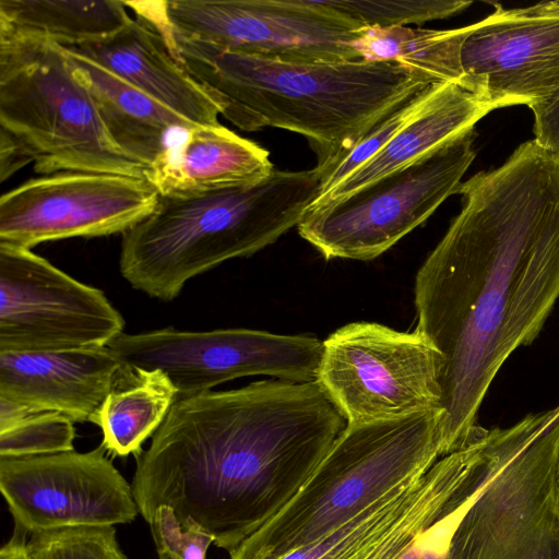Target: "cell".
Instances as JSON below:
<instances>
[{"instance_id":"obj_1","label":"cell","mask_w":559,"mask_h":559,"mask_svg":"<svg viewBox=\"0 0 559 559\" xmlns=\"http://www.w3.org/2000/svg\"><path fill=\"white\" fill-rule=\"evenodd\" d=\"M456 193L461 210L415 280V331L444 359V454L466 442L497 372L559 298V154L526 141Z\"/></svg>"},{"instance_id":"obj_2","label":"cell","mask_w":559,"mask_h":559,"mask_svg":"<svg viewBox=\"0 0 559 559\" xmlns=\"http://www.w3.org/2000/svg\"><path fill=\"white\" fill-rule=\"evenodd\" d=\"M345 427L317 381L179 397L135 456L139 513L150 523L168 507L229 552L298 493Z\"/></svg>"},{"instance_id":"obj_3","label":"cell","mask_w":559,"mask_h":559,"mask_svg":"<svg viewBox=\"0 0 559 559\" xmlns=\"http://www.w3.org/2000/svg\"><path fill=\"white\" fill-rule=\"evenodd\" d=\"M185 69L240 130L304 135L323 167L430 78L388 61H290L231 51L162 25Z\"/></svg>"},{"instance_id":"obj_4","label":"cell","mask_w":559,"mask_h":559,"mask_svg":"<svg viewBox=\"0 0 559 559\" xmlns=\"http://www.w3.org/2000/svg\"><path fill=\"white\" fill-rule=\"evenodd\" d=\"M314 167L274 169L264 179L192 194H159L154 210L122 234L119 270L136 290L171 301L186 283L250 257L297 227L320 193Z\"/></svg>"},{"instance_id":"obj_5","label":"cell","mask_w":559,"mask_h":559,"mask_svg":"<svg viewBox=\"0 0 559 559\" xmlns=\"http://www.w3.org/2000/svg\"><path fill=\"white\" fill-rule=\"evenodd\" d=\"M441 415L346 425L298 493L229 551L280 559L313 545L424 475L444 455Z\"/></svg>"},{"instance_id":"obj_6","label":"cell","mask_w":559,"mask_h":559,"mask_svg":"<svg viewBox=\"0 0 559 559\" xmlns=\"http://www.w3.org/2000/svg\"><path fill=\"white\" fill-rule=\"evenodd\" d=\"M0 132L37 174L86 171L148 178L109 134L67 47L0 22Z\"/></svg>"},{"instance_id":"obj_7","label":"cell","mask_w":559,"mask_h":559,"mask_svg":"<svg viewBox=\"0 0 559 559\" xmlns=\"http://www.w3.org/2000/svg\"><path fill=\"white\" fill-rule=\"evenodd\" d=\"M559 407L499 428L489 474L449 559H559Z\"/></svg>"},{"instance_id":"obj_8","label":"cell","mask_w":559,"mask_h":559,"mask_svg":"<svg viewBox=\"0 0 559 559\" xmlns=\"http://www.w3.org/2000/svg\"><path fill=\"white\" fill-rule=\"evenodd\" d=\"M441 353L421 334L353 322L323 341L317 382L346 425L442 417Z\"/></svg>"},{"instance_id":"obj_9","label":"cell","mask_w":559,"mask_h":559,"mask_svg":"<svg viewBox=\"0 0 559 559\" xmlns=\"http://www.w3.org/2000/svg\"><path fill=\"white\" fill-rule=\"evenodd\" d=\"M476 135L468 129L404 169L308 210L298 234L325 259L379 257L457 192L476 156Z\"/></svg>"},{"instance_id":"obj_10","label":"cell","mask_w":559,"mask_h":559,"mask_svg":"<svg viewBox=\"0 0 559 559\" xmlns=\"http://www.w3.org/2000/svg\"><path fill=\"white\" fill-rule=\"evenodd\" d=\"M138 11L167 28L227 50L290 61L361 60L364 26L326 0H164Z\"/></svg>"},{"instance_id":"obj_11","label":"cell","mask_w":559,"mask_h":559,"mask_svg":"<svg viewBox=\"0 0 559 559\" xmlns=\"http://www.w3.org/2000/svg\"><path fill=\"white\" fill-rule=\"evenodd\" d=\"M108 347L130 368L163 370L179 399L248 376L316 382L323 341L251 329L189 332L164 328L122 333Z\"/></svg>"},{"instance_id":"obj_12","label":"cell","mask_w":559,"mask_h":559,"mask_svg":"<svg viewBox=\"0 0 559 559\" xmlns=\"http://www.w3.org/2000/svg\"><path fill=\"white\" fill-rule=\"evenodd\" d=\"M124 324L103 290L31 249L0 243V352L105 347Z\"/></svg>"},{"instance_id":"obj_13","label":"cell","mask_w":559,"mask_h":559,"mask_svg":"<svg viewBox=\"0 0 559 559\" xmlns=\"http://www.w3.org/2000/svg\"><path fill=\"white\" fill-rule=\"evenodd\" d=\"M145 178L60 171L24 181L0 198V243L32 249L47 241L123 234L155 207Z\"/></svg>"},{"instance_id":"obj_14","label":"cell","mask_w":559,"mask_h":559,"mask_svg":"<svg viewBox=\"0 0 559 559\" xmlns=\"http://www.w3.org/2000/svg\"><path fill=\"white\" fill-rule=\"evenodd\" d=\"M99 444L88 452L0 457V490L15 528L32 535L116 526L139 513L131 485Z\"/></svg>"},{"instance_id":"obj_15","label":"cell","mask_w":559,"mask_h":559,"mask_svg":"<svg viewBox=\"0 0 559 559\" xmlns=\"http://www.w3.org/2000/svg\"><path fill=\"white\" fill-rule=\"evenodd\" d=\"M465 76L495 109L532 105L559 87V0L496 10L461 49Z\"/></svg>"},{"instance_id":"obj_16","label":"cell","mask_w":559,"mask_h":559,"mask_svg":"<svg viewBox=\"0 0 559 559\" xmlns=\"http://www.w3.org/2000/svg\"><path fill=\"white\" fill-rule=\"evenodd\" d=\"M483 439L466 442L441 456L424 475L388 497L322 540L280 559H366L373 552L401 555L413 540L479 476Z\"/></svg>"},{"instance_id":"obj_17","label":"cell","mask_w":559,"mask_h":559,"mask_svg":"<svg viewBox=\"0 0 559 559\" xmlns=\"http://www.w3.org/2000/svg\"><path fill=\"white\" fill-rule=\"evenodd\" d=\"M134 376L108 346L0 352V399L74 423H91L107 395Z\"/></svg>"},{"instance_id":"obj_18","label":"cell","mask_w":559,"mask_h":559,"mask_svg":"<svg viewBox=\"0 0 559 559\" xmlns=\"http://www.w3.org/2000/svg\"><path fill=\"white\" fill-rule=\"evenodd\" d=\"M194 126H219L221 108L185 69L159 27L136 15L116 34L68 47Z\"/></svg>"},{"instance_id":"obj_19","label":"cell","mask_w":559,"mask_h":559,"mask_svg":"<svg viewBox=\"0 0 559 559\" xmlns=\"http://www.w3.org/2000/svg\"><path fill=\"white\" fill-rule=\"evenodd\" d=\"M495 108L473 84L437 82L421 109L364 165L308 210L343 199L372 182L404 169L456 135L475 127Z\"/></svg>"},{"instance_id":"obj_20","label":"cell","mask_w":559,"mask_h":559,"mask_svg":"<svg viewBox=\"0 0 559 559\" xmlns=\"http://www.w3.org/2000/svg\"><path fill=\"white\" fill-rule=\"evenodd\" d=\"M274 169L258 143L222 124L195 126L169 146L147 180L159 194H192L253 183Z\"/></svg>"},{"instance_id":"obj_21","label":"cell","mask_w":559,"mask_h":559,"mask_svg":"<svg viewBox=\"0 0 559 559\" xmlns=\"http://www.w3.org/2000/svg\"><path fill=\"white\" fill-rule=\"evenodd\" d=\"M68 50L114 141L151 171L174 143V132L195 127L95 61Z\"/></svg>"},{"instance_id":"obj_22","label":"cell","mask_w":559,"mask_h":559,"mask_svg":"<svg viewBox=\"0 0 559 559\" xmlns=\"http://www.w3.org/2000/svg\"><path fill=\"white\" fill-rule=\"evenodd\" d=\"M177 400L178 391L163 370L135 369L129 383L107 395L91 423L100 428L108 454L136 456Z\"/></svg>"},{"instance_id":"obj_23","label":"cell","mask_w":559,"mask_h":559,"mask_svg":"<svg viewBox=\"0 0 559 559\" xmlns=\"http://www.w3.org/2000/svg\"><path fill=\"white\" fill-rule=\"evenodd\" d=\"M131 20L117 0H0V22L64 47L105 39Z\"/></svg>"},{"instance_id":"obj_24","label":"cell","mask_w":559,"mask_h":559,"mask_svg":"<svg viewBox=\"0 0 559 559\" xmlns=\"http://www.w3.org/2000/svg\"><path fill=\"white\" fill-rule=\"evenodd\" d=\"M472 29L473 24L454 29L364 28L352 45L364 60L401 64L435 82L473 84L461 63L462 45Z\"/></svg>"},{"instance_id":"obj_25","label":"cell","mask_w":559,"mask_h":559,"mask_svg":"<svg viewBox=\"0 0 559 559\" xmlns=\"http://www.w3.org/2000/svg\"><path fill=\"white\" fill-rule=\"evenodd\" d=\"M436 83L423 88L404 104L386 115L367 133H365L352 147L341 153L329 164L323 167H318L322 171V178L320 193L317 199L328 194L353 171L381 151L402 129V127L407 123L427 103L433 92Z\"/></svg>"},{"instance_id":"obj_26","label":"cell","mask_w":559,"mask_h":559,"mask_svg":"<svg viewBox=\"0 0 559 559\" xmlns=\"http://www.w3.org/2000/svg\"><path fill=\"white\" fill-rule=\"evenodd\" d=\"M74 421L55 412L28 411L0 428V457H26L73 451Z\"/></svg>"},{"instance_id":"obj_27","label":"cell","mask_w":559,"mask_h":559,"mask_svg":"<svg viewBox=\"0 0 559 559\" xmlns=\"http://www.w3.org/2000/svg\"><path fill=\"white\" fill-rule=\"evenodd\" d=\"M364 28H390L448 19L472 4L462 0H326Z\"/></svg>"},{"instance_id":"obj_28","label":"cell","mask_w":559,"mask_h":559,"mask_svg":"<svg viewBox=\"0 0 559 559\" xmlns=\"http://www.w3.org/2000/svg\"><path fill=\"white\" fill-rule=\"evenodd\" d=\"M28 536L33 559H128L115 526L67 527Z\"/></svg>"},{"instance_id":"obj_29","label":"cell","mask_w":559,"mask_h":559,"mask_svg":"<svg viewBox=\"0 0 559 559\" xmlns=\"http://www.w3.org/2000/svg\"><path fill=\"white\" fill-rule=\"evenodd\" d=\"M495 457L492 445L477 479L429 527L423 531L396 559H449L453 533L472 499L485 483Z\"/></svg>"},{"instance_id":"obj_30","label":"cell","mask_w":559,"mask_h":559,"mask_svg":"<svg viewBox=\"0 0 559 559\" xmlns=\"http://www.w3.org/2000/svg\"><path fill=\"white\" fill-rule=\"evenodd\" d=\"M148 525L158 559H206L213 538L193 522L180 524L170 508L159 507Z\"/></svg>"},{"instance_id":"obj_31","label":"cell","mask_w":559,"mask_h":559,"mask_svg":"<svg viewBox=\"0 0 559 559\" xmlns=\"http://www.w3.org/2000/svg\"><path fill=\"white\" fill-rule=\"evenodd\" d=\"M528 107L534 115V140L559 154V87Z\"/></svg>"},{"instance_id":"obj_32","label":"cell","mask_w":559,"mask_h":559,"mask_svg":"<svg viewBox=\"0 0 559 559\" xmlns=\"http://www.w3.org/2000/svg\"><path fill=\"white\" fill-rule=\"evenodd\" d=\"M31 158L9 135L0 132V181L4 182L15 171L31 164Z\"/></svg>"},{"instance_id":"obj_33","label":"cell","mask_w":559,"mask_h":559,"mask_svg":"<svg viewBox=\"0 0 559 559\" xmlns=\"http://www.w3.org/2000/svg\"><path fill=\"white\" fill-rule=\"evenodd\" d=\"M0 559H33L24 532L15 528L12 537L1 547Z\"/></svg>"},{"instance_id":"obj_34","label":"cell","mask_w":559,"mask_h":559,"mask_svg":"<svg viewBox=\"0 0 559 559\" xmlns=\"http://www.w3.org/2000/svg\"><path fill=\"white\" fill-rule=\"evenodd\" d=\"M557 478H558V487H559V459H558Z\"/></svg>"}]
</instances>
